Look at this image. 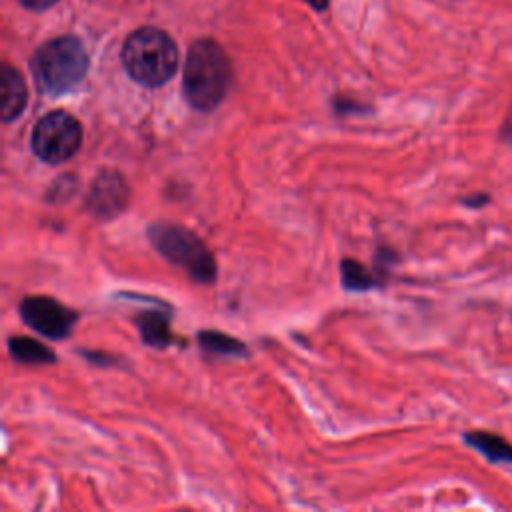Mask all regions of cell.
<instances>
[{
	"label": "cell",
	"mask_w": 512,
	"mask_h": 512,
	"mask_svg": "<svg viewBox=\"0 0 512 512\" xmlns=\"http://www.w3.org/2000/svg\"><path fill=\"white\" fill-rule=\"evenodd\" d=\"M122 62L132 80L156 88L174 76L178 50L166 32L158 28H138L124 42Z\"/></svg>",
	"instance_id": "7a4b0ae2"
},
{
	"label": "cell",
	"mask_w": 512,
	"mask_h": 512,
	"mask_svg": "<svg viewBox=\"0 0 512 512\" xmlns=\"http://www.w3.org/2000/svg\"><path fill=\"white\" fill-rule=\"evenodd\" d=\"M230 78L228 56L216 42L198 40L190 46L182 74V90L190 106L202 112L214 110L224 100Z\"/></svg>",
	"instance_id": "6da1fadb"
},
{
	"label": "cell",
	"mask_w": 512,
	"mask_h": 512,
	"mask_svg": "<svg viewBox=\"0 0 512 512\" xmlns=\"http://www.w3.org/2000/svg\"><path fill=\"white\" fill-rule=\"evenodd\" d=\"M20 316L34 332L54 340L66 338L78 320L74 310L50 296H26L20 302Z\"/></svg>",
	"instance_id": "8992f818"
},
{
	"label": "cell",
	"mask_w": 512,
	"mask_h": 512,
	"mask_svg": "<svg viewBox=\"0 0 512 512\" xmlns=\"http://www.w3.org/2000/svg\"><path fill=\"white\" fill-rule=\"evenodd\" d=\"M198 340H200V346L212 354H244L246 352V346L228 334L210 330V332H200Z\"/></svg>",
	"instance_id": "7c38bea8"
},
{
	"label": "cell",
	"mask_w": 512,
	"mask_h": 512,
	"mask_svg": "<svg viewBox=\"0 0 512 512\" xmlns=\"http://www.w3.org/2000/svg\"><path fill=\"white\" fill-rule=\"evenodd\" d=\"M54 2H58V0H22V4L32 10H44V8L52 6Z\"/></svg>",
	"instance_id": "5bb4252c"
},
{
	"label": "cell",
	"mask_w": 512,
	"mask_h": 512,
	"mask_svg": "<svg viewBox=\"0 0 512 512\" xmlns=\"http://www.w3.org/2000/svg\"><path fill=\"white\" fill-rule=\"evenodd\" d=\"M0 92H2V100H0V114L4 122H12L16 120L28 100V88L26 82L22 78V74L4 64L2 68V76H0Z\"/></svg>",
	"instance_id": "ba28073f"
},
{
	"label": "cell",
	"mask_w": 512,
	"mask_h": 512,
	"mask_svg": "<svg viewBox=\"0 0 512 512\" xmlns=\"http://www.w3.org/2000/svg\"><path fill=\"white\" fill-rule=\"evenodd\" d=\"M342 282L350 290H364L368 286H374V278L366 272V268L354 260L342 262Z\"/></svg>",
	"instance_id": "4fadbf2b"
},
{
	"label": "cell",
	"mask_w": 512,
	"mask_h": 512,
	"mask_svg": "<svg viewBox=\"0 0 512 512\" xmlns=\"http://www.w3.org/2000/svg\"><path fill=\"white\" fill-rule=\"evenodd\" d=\"M312 8H316V10H324L326 8V4H328V0H306Z\"/></svg>",
	"instance_id": "2e32d148"
},
{
	"label": "cell",
	"mask_w": 512,
	"mask_h": 512,
	"mask_svg": "<svg viewBox=\"0 0 512 512\" xmlns=\"http://www.w3.org/2000/svg\"><path fill=\"white\" fill-rule=\"evenodd\" d=\"M464 442L478 450L492 464H512V444L498 434L472 430L464 434Z\"/></svg>",
	"instance_id": "9c48e42d"
},
{
	"label": "cell",
	"mask_w": 512,
	"mask_h": 512,
	"mask_svg": "<svg viewBox=\"0 0 512 512\" xmlns=\"http://www.w3.org/2000/svg\"><path fill=\"white\" fill-rule=\"evenodd\" d=\"M138 328H140V334H142V340L150 346H156V348H162L166 344L172 342V334H170V328H168V320L166 316H162L160 312H144L138 316L136 320Z\"/></svg>",
	"instance_id": "8fae6325"
},
{
	"label": "cell",
	"mask_w": 512,
	"mask_h": 512,
	"mask_svg": "<svg viewBox=\"0 0 512 512\" xmlns=\"http://www.w3.org/2000/svg\"><path fill=\"white\" fill-rule=\"evenodd\" d=\"M128 202V184L116 170H102L88 192V206L100 218H112L124 210Z\"/></svg>",
	"instance_id": "52a82bcc"
},
{
	"label": "cell",
	"mask_w": 512,
	"mask_h": 512,
	"mask_svg": "<svg viewBox=\"0 0 512 512\" xmlns=\"http://www.w3.org/2000/svg\"><path fill=\"white\" fill-rule=\"evenodd\" d=\"M8 350L14 360L24 362V364H48V362L56 360L54 352L36 338L12 336L8 340Z\"/></svg>",
	"instance_id": "30bf717a"
},
{
	"label": "cell",
	"mask_w": 512,
	"mask_h": 512,
	"mask_svg": "<svg viewBox=\"0 0 512 512\" xmlns=\"http://www.w3.org/2000/svg\"><path fill=\"white\" fill-rule=\"evenodd\" d=\"M36 86L52 96L70 92L88 70V54L80 40L62 36L42 44L30 62Z\"/></svg>",
	"instance_id": "3957f363"
},
{
	"label": "cell",
	"mask_w": 512,
	"mask_h": 512,
	"mask_svg": "<svg viewBox=\"0 0 512 512\" xmlns=\"http://www.w3.org/2000/svg\"><path fill=\"white\" fill-rule=\"evenodd\" d=\"M80 144L82 126L64 110H54L42 116L30 136L32 152L48 164H62L70 160L80 150Z\"/></svg>",
	"instance_id": "5b68a950"
},
{
	"label": "cell",
	"mask_w": 512,
	"mask_h": 512,
	"mask_svg": "<svg viewBox=\"0 0 512 512\" xmlns=\"http://www.w3.org/2000/svg\"><path fill=\"white\" fill-rule=\"evenodd\" d=\"M152 246L172 264L184 268L196 282L208 284L216 278V262L204 242L180 224L156 222L148 228Z\"/></svg>",
	"instance_id": "277c9868"
},
{
	"label": "cell",
	"mask_w": 512,
	"mask_h": 512,
	"mask_svg": "<svg viewBox=\"0 0 512 512\" xmlns=\"http://www.w3.org/2000/svg\"><path fill=\"white\" fill-rule=\"evenodd\" d=\"M462 202H464L466 206H470V208H480L482 204H486V202H488V196H486V194H476V196L464 198Z\"/></svg>",
	"instance_id": "9a60e30c"
},
{
	"label": "cell",
	"mask_w": 512,
	"mask_h": 512,
	"mask_svg": "<svg viewBox=\"0 0 512 512\" xmlns=\"http://www.w3.org/2000/svg\"><path fill=\"white\" fill-rule=\"evenodd\" d=\"M504 136H506V140H508V142H512V122H510V124H506V128H504Z\"/></svg>",
	"instance_id": "e0dca14e"
}]
</instances>
